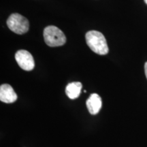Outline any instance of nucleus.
I'll return each instance as SVG.
<instances>
[{
    "label": "nucleus",
    "instance_id": "obj_1",
    "mask_svg": "<svg viewBox=\"0 0 147 147\" xmlns=\"http://www.w3.org/2000/svg\"><path fill=\"white\" fill-rule=\"evenodd\" d=\"M85 39L87 44L93 52L98 55L108 54V49L107 42L102 33L97 31H89L86 34Z\"/></svg>",
    "mask_w": 147,
    "mask_h": 147
},
{
    "label": "nucleus",
    "instance_id": "obj_2",
    "mask_svg": "<svg viewBox=\"0 0 147 147\" xmlns=\"http://www.w3.org/2000/svg\"><path fill=\"white\" fill-rule=\"evenodd\" d=\"M44 38L45 43L51 47L63 46L66 42V37L63 32L53 25L48 26L45 29Z\"/></svg>",
    "mask_w": 147,
    "mask_h": 147
},
{
    "label": "nucleus",
    "instance_id": "obj_3",
    "mask_svg": "<svg viewBox=\"0 0 147 147\" xmlns=\"http://www.w3.org/2000/svg\"><path fill=\"white\" fill-rule=\"evenodd\" d=\"M7 25L16 34H23L28 32L29 23L26 18L18 13L12 14L7 20Z\"/></svg>",
    "mask_w": 147,
    "mask_h": 147
},
{
    "label": "nucleus",
    "instance_id": "obj_4",
    "mask_svg": "<svg viewBox=\"0 0 147 147\" xmlns=\"http://www.w3.org/2000/svg\"><path fill=\"white\" fill-rule=\"evenodd\" d=\"M15 59L19 67L25 71H31L34 68L35 62L32 55L27 51L20 50L15 54Z\"/></svg>",
    "mask_w": 147,
    "mask_h": 147
},
{
    "label": "nucleus",
    "instance_id": "obj_5",
    "mask_svg": "<svg viewBox=\"0 0 147 147\" xmlns=\"http://www.w3.org/2000/svg\"><path fill=\"white\" fill-rule=\"evenodd\" d=\"M18 97L14 92L13 88L10 84H3L0 87V100L1 102L11 104L14 103L17 100Z\"/></svg>",
    "mask_w": 147,
    "mask_h": 147
},
{
    "label": "nucleus",
    "instance_id": "obj_6",
    "mask_svg": "<svg viewBox=\"0 0 147 147\" xmlns=\"http://www.w3.org/2000/svg\"><path fill=\"white\" fill-rule=\"evenodd\" d=\"M86 105L91 115H97L102 108V98L97 93H92L87 100Z\"/></svg>",
    "mask_w": 147,
    "mask_h": 147
},
{
    "label": "nucleus",
    "instance_id": "obj_7",
    "mask_svg": "<svg viewBox=\"0 0 147 147\" xmlns=\"http://www.w3.org/2000/svg\"><path fill=\"white\" fill-rule=\"evenodd\" d=\"M82 87V83L80 82H73L69 83L65 89L66 95L71 100L78 98L80 94Z\"/></svg>",
    "mask_w": 147,
    "mask_h": 147
},
{
    "label": "nucleus",
    "instance_id": "obj_8",
    "mask_svg": "<svg viewBox=\"0 0 147 147\" xmlns=\"http://www.w3.org/2000/svg\"><path fill=\"white\" fill-rule=\"evenodd\" d=\"M144 71H145V75L147 78V62H146L144 64Z\"/></svg>",
    "mask_w": 147,
    "mask_h": 147
},
{
    "label": "nucleus",
    "instance_id": "obj_9",
    "mask_svg": "<svg viewBox=\"0 0 147 147\" xmlns=\"http://www.w3.org/2000/svg\"><path fill=\"white\" fill-rule=\"evenodd\" d=\"M144 1H145V3H146L147 4V0H144Z\"/></svg>",
    "mask_w": 147,
    "mask_h": 147
}]
</instances>
